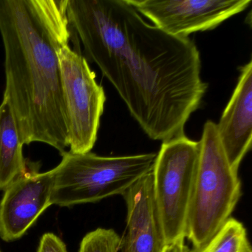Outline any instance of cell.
Masks as SVG:
<instances>
[{
    "mask_svg": "<svg viewBox=\"0 0 252 252\" xmlns=\"http://www.w3.org/2000/svg\"><path fill=\"white\" fill-rule=\"evenodd\" d=\"M156 27L172 36L189 37L212 30L249 7L251 0H127Z\"/></svg>",
    "mask_w": 252,
    "mask_h": 252,
    "instance_id": "obj_7",
    "label": "cell"
},
{
    "mask_svg": "<svg viewBox=\"0 0 252 252\" xmlns=\"http://www.w3.org/2000/svg\"></svg>",
    "mask_w": 252,
    "mask_h": 252,
    "instance_id": "obj_16",
    "label": "cell"
},
{
    "mask_svg": "<svg viewBox=\"0 0 252 252\" xmlns=\"http://www.w3.org/2000/svg\"><path fill=\"white\" fill-rule=\"evenodd\" d=\"M17 124L9 104H0V190L28 171Z\"/></svg>",
    "mask_w": 252,
    "mask_h": 252,
    "instance_id": "obj_11",
    "label": "cell"
},
{
    "mask_svg": "<svg viewBox=\"0 0 252 252\" xmlns=\"http://www.w3.org/2000/svg\"><path fill=\"white\" fill-rule=\"evenodd\" d=\"M67 15L84 47L147 136L184 134L208 85L200 52L189 37L149 24L127 0H68Z\"/></svg>",
    "mask_w": 252,
    "mask_h": 252,
    "instance_id": "obj_1",
    "label": "cell"
},
{
    "mask_svg": "<svg viewBox=\"0 0 252 252\" xmlns=\"http://www.w3.org/2000/svg\"><path fill=\"white\" fill-rule=\"evenodd\" d=\"M200 154L185 135L162 143L153 166V197L166 243L185 239Z\"/></svg>",
    "mask_w": 252,
    "mask_h": 252,
    "instance_id": "obj_5",
    "label": "cell"
},
{
    "mask_svg": "<svg viewBox=\"0 0 252 252\" xmlns=\"http://www.w3.org/2000/svg\"><path fill=\"white\" fill-rule=\"evenodd\" d=\"M199 144L185 236L196 250L203 247L231 218L242 194L238 172L227 159L215 122L205 123Z\"/></svg>",
    "mask_w": 252,
    "mask_h": 252,
    "instance_id": "obj_3",
    "label": "cell"
},
{
    "mask_svg": "<svg viewBox=\"0 0 252 252\" xmlns=\"http://www.w3.org/2000/svg\"><path fill=\"white\" fill-rule=\"evenodd\" d=\"M59 59L70 152L90 153L97 141L105 92L82 54L65 45L60 49Z\"/></svg>",
    "mask_w": 252,
    "mask_h": 252,
    "instance_id": "obj_6",
    "label": "cell"
},
{
    "mask_svg": "<svg viewBox=\"0 0 252 252\" xmlns=\"http://www.w3.org/2000/svg\"><path fill=\"white\" fill-rule=\"evenodd\" d=\"M68 0H0L5 52L3 99L23 145L44 143L61 154L69 147L59 52L71 33Z\"/></svg>",
    "mask_w": 252,
    "mask_h": 252,
    "instance_id": "obj_2",
    "label": "cell"
},
{
    "mask_svg": "<svg viewBox=\"0 0 252 252\" xmlns=\"http://www.w3.org/2000/svg\"><path fill=\"white\" fill-rule=\"evenodd\" d=\"M120 237L112 228H96L84 237L79 252H119Z\"/></svg>",
    "mask_w": 252,
    "mask_h": 252,
    "instance_id": "obj_13",
    "label": "cell"
},
{
    "mask_svg": "<svg viewBox=\"0 0 252 252\" xmlns=\"http://www.w3.org/2000/svg\"><path fill=\"white\" fill-rule=\"evenodd\" d=\"M37 252H67L65 243L54 233H45L39 242Z\"/></svg>",
    "mask_w": 252,
    "mask_h": 252,
    "instance_id": "obj_14",
    "label": "cell"
},
{
    "mask_svg": "<svg viewBox=\"0 0 252 252\" xmlns=\"http://www.w3.org/2000/svg\"><path fill=\"white\" fill-rule=\"evenodd\" d=\"M52 169L50 204L72 206L121 194L152 172L156 153L104 157L64 152Z\"/></svg>",
    "mask_w": 252,
    "mask_h": 252,
    "instance_id": "obj_4",
    "label": "cell"
},
{
    "mask_svg": "<svg viewBox=\"0 0 252 252\" xmlns=\"http://www.w3.org/2000/svg\"><path fill=\"white\" fill-rule=\"evenodd\" d=\"M52 169L28 170L4 189L0 203V237L11 242L20 238L51 206Z\"/></svg>",
    "mask_w": 252,
    "mask_h": 252,
    "instance_id": "obj_8",
    "label": "cell"
},
{
    "mask_svg": "<svg viewBox=\"0 0 252 252\" xmlns=\"http://www.w3.org/2000/svg\"><path fill=\"white\" fill-rule=\"evenodd\" d=\"M185 239H178L171 243H166L162 252H188V247L184 243Z\"/></svg>",
    "mask_w": 252,
    "mask_h": 252,
    "instance_id": "obj_15",
    "label": "cell"
},
{
    "mask_svg": "<svg viewBox=\"0 0 252 252\" xmlns=\"http://www.w3.org/2000/svg\"><path fill=\"white\" fill-rule=\"evenodd\" d=\"M216 127L227 159L238 172L242 160L252 148V60L240 67L235 89Z\"/></svg>",
    "mask_w": 252,
    "mask_h": 252,
    "instance_id": "obj_10",
    "label": "cell"
},
{
    "mask_svg": "<svg viewBox=\"0 0 252 252\" xmlns=\"http://www.w3.org/2000/svg\"><path fill=\"white\" fill-rule=\"evenodd\" d=\"M122 195L126 220L119 252H162L166 242L155 205L152 172Z\"/></svg>",
    "mask_w": 252,
    "mask_h": 252,
    "instance_id": "obj_9",
    "label": "cell"
},
{
    "mask_svg": "<svg viewBox=\"0 0 252 252\" xmlns=\"http://www.w3.org/2000/svg\"><path fill=\"white\" fill-rule=\"evenodd\" d=\"M188 252H252V249L246 227L231 217L203 247Z\"/></svg>",
    "mask_w": 252,
    "mask_h": 252,
    "instance_id": "obj_12",
    "label": "cell"
}]
</instances>
